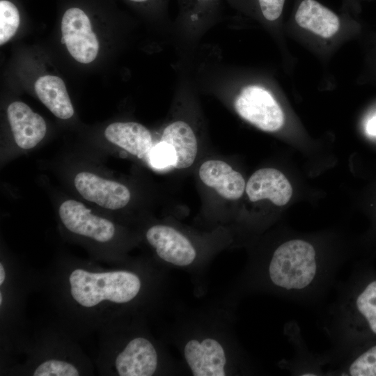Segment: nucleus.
I'll list each match as a JSON object with an SVG mask.
<instances>
[{"instance_id": "21", "label": "nucleus", "mask_w": 376, "mask_h": 376, "mask_svg": "<svg viewBox=\"0 0 376 376\" xmlns=\"http://www.w3.org/2000/svg\"><path fill=\"white\" fill-rule=\"evenodd\" d=\"M78 368L70 361L49 359L39 363L33 370L34 376H78Z\"/></svg>"}, {"instance_id": "18", "label": "nucleus", "mask_w": 376, "mask_h": 376, "mask_svg": "<svg viewBox=\"0 0 376 376\" xmlns=\"http://www.w3.org/2000/svg\"><path fill=\"white\" fill-rule=\"evenodd\" d=\"M35 91L40 101L56 117L68 119L74 109L63 81L58 77L45 75L35 83Z\"/></svg>"}, {"instance_id": "1", "label": "nucleus", "mask_w": 376, "mask_h": 376, "mask_svg": "<svg viewBox=\"0 0 376 376\" xmlns=\"http://www.w3.org/2000/svg\"><path fill=\"white\" fill-rule=\"evenodd\" d=\"M340 260L320 254L301 238L285 240L265 256L251 258L225 295L236 306L251 294L264 293L302 304L321 300L334 285Z\"/></svg>"}, {"instance_id": "13", "label": "nucleus", "mask_w": 376, "mask_h": 376, "mask_svg": "<svg viewBox=\"0 0 376 376\" xmlns=\"http://www.w3.org/2000/svg\"><path fill=\"white\" fill-rule=\"evenodd\" d=\"M198 175L206 186L228 200L240 198L246 184L242 174L221 160H207L201 166Z\"/></svg>"}, {"instance_id": "25", "label": "nucleus", "mask_w": 376, "mask_h": 376, "mask_svg": "<svg viewBox=\"0 0 376 376\" xmlns=\"http://www.w3.org/2000/svg\"><path fill=\"white\" fill-rule=\"evenodd\" d=\"M6 276V272L5 267L3 265V263L1 262L0 263V285L2 286L3 284L5 279Z\"/></svg>"}, {"instance_id": "4", "label": "nucleus", "mask_w": 376, "mask_h": 376, "mask_svg": "<svg viewBox=\"0 0 376 376\" xmlns=\"http://www.w3.org/2000/svg\"><path fill=\"white\" fill-rule=\"evenodd\" d=\"M337 296L327 311L324 330L339 358L351 351L365 329L376 335V279L358 288L351 281L337 284Z\"/></svg>"}, {"instance_id": "24", "label": "nucleus", "mask_w": 376, "mask_h": 376, "mask_svg": "<svg viewBox=\"0 0 376 376\" xmlns=\"http://www.w3.org/2000/svg\"><path fill=\"white\" fill-rule=\"evenodd\" d=\"M366 132L372 136H376V116L373 117L366 125Z\"/></svg>"}, {"instance_id": "15", "label": "nucleus", "mask_w": 376, "mask_h": 376, "mask_svg": "<svg viewBox=\"0 0 376 376\" xmlns=\"http://www.w3.org/2000/svg\"><path fill=\"white\" fill-rule=\"evenodd\" d=\"M162 141L172 148L175 154L173 167H189L198 152L197 137L192 126L185 120L178 119L168 124L163 130Z\"/></svg>"}, {"instance_id": "6", "label": "nucleus", "mask_w": 376, "mask_h": 376, "mask_svg": "<svg viewBox=\"0 0 376 376\" xmlns=\"http://www.w3.org/2000/svg\"><path fill=\"white\" fill-rule=\"evenodd\" d=\"M146 238L164 269L185 271L197 281L203 279L211 255L202 252L185 233L172 226L159 224L147 230Z\"/></svg>"}, {"instance_id": "5", "label": "nucleus", "mask_w": 376, "mask_h": 376, "mask_svg": "<svg viewBox=\"0 0 376 376\" xmlns=\"http://www.w3.org/2000/svg\"><path fill=\"white\" fill-rule=\"evenodd\" d=\"M140 327L128 328L119 343L113 367L120 376L183 375L175 360L162 343Z\"/></svg>"}, {"instance_id": "16", "label": "nucleus", "mask_w": 376, "mask_h": 376, "mask_svg": "<svg viewBox=\"0 0 376 376\" xmlns=\"http://www.w3.org/2000/svg\"><path fill=\"white\" fill-rule=\"evenodd\" d=\"M285 334L295 346V356L290 361H285L283 367L295 375H326L327 360L324 353L314 354L307 350L295 323L285 327Z\"/></svg>"}, {"instance_id": "17", "label": "nucleus", "mask_w": 376, "mask_h": 376, "mask_svg": "<svg viewBox=\"0 0 376 376\" xmlns=\"http://www.w3.org/2000/svg\"><path fill=\"white\" fill-rule=\"evenodd\" d=\"M106 139L130 153L141 157L152 147V135L143 125L135 122H116L104 131Z\"/></svg>"}, {"instance_id": "11", "label": "nucleus", "mask_w": 376, "mask_h": 376, "mask_svg": "<svg viewBox=\"0 0 376 376\" xmlns=\"http://www.w3.org/2000/svg\"><path fill=\"white\" fill-rule=\"evenodd\" d=\"M246 193L252 202L269 199L274 205H285L292 195V186L279 170L264 168L254 172L249 179Z\"/></svg>"}, {"instance_id": "20", "label": "nucleus", "mask_w": 376, "mask_h": 376, "mask_svg": "<svg viewBox=\"0 0 376 376\" xmlns=\"http://www.w3.org/2000/svg\"><path fill=\"white\" fill-rule=\"evenodd\" d=\"M19 25V13L10 1H0V45L8 42L16 33Z\"/></svg>"}, {"instance_id": "22", "label": "nucleus", "mask_w": 376, "mask_h": 376, "mask_svg": "<svg viewBox=\"0 0 376 376\" xmlns=\"http://www.w3.org/2000/svg\"><path fill=\"white\" fill-rule=\"evenodd\" d=\"M150 161L151 164L157 168L173 166L175 154L171 146L161 140L150 150Z\"/></svg>"}, {"instance_id": "8", "label": "nucleus", "mask_w": 376, "mask_h": 376, "mask_svg": "<svg viewBox=\"0 0 376 376\" xmlns=\"http://www.w3.org/2000/svg\"><path fill=\"white\" fill-rule=\"evenodd\" d=\"M61 31L67 49L77 61L89 63L95 60L99 42L92 31L89 18L82 10L78 8L67 10L62 18Z\"/></svg>"}, {"instance_id": "23", "label": "nucleus", "mask_w": 376, "mask_h": 376, "mask_svg": "<svg viewBox=\"0 0 376 376\" xmlns=\"http://www.w3.org/2000/svg\"><path fill=\"white\" fill-rule=\"evenodd\" d=\"M131 2L136 3H148L150 1H157L159 8L162 10V12L167 15V3L169 0H128Z\"/></svg>"}, {"instance_id": "7", "label": "nucleus", "mask_w": 376, "mask_h": 376, "mask_svg": "<svg viewBox=\"0 0 376 376\" xmlns=\"http://www.w3.org/2000/svg\"><path fill=\"white\" fill-rule=\"evenodd\" d=\"M178 11L170 31V42L178 58L189 56L222 19L223 0H178Z\"/></svg>"}, {"instance_id": "12", "label": "nucleus", "mask_w": 376, "mask_h": 376, "mask_svg": "<svg viewBox=\"0 0 376 376\" xmlns=\"http://www.w3.org/2000/svg\"><path fill=\"white\" fill-rule=\"evenodd\" d=\"M8 118L17 145L22 149L35 147L44 138L47 125L41 116L33 112L25 103H11Z\"/></svg>"}, {"instance_id": "14", "label": "nucleus", "mask_w": 376, "mask_h": 376, "mask_svg": "<svg viewBox=\"0 0 376 376\" xmlns=\"http://www.w3.org/2000/svg\"><path fill=\"white\" fill-rule=\"evenodd\" d=\"M295 20L301 28L326 39L336 35L340 26L339 17L316 0H302Z\"/></svg>"}, {"instance_id": "2", "label": "nucleus", "mask_w": 376, "mask_h": 376, "mask_svg": "<svg viewBox=\"0 0 376 376\" xmlns=\"http://www.w3.org/2000/svg\"><path fill=\"white\" fill-rule=\"evenodd\" d=\"M235 307L223 302L177 317L169 338L178 350L183 375H249L255 366L235 331Z\"/></svg>"}, {"instance_id": "3", "label": "nucleus", "mask_w": 376, "mask_h": 376, "mask_svg": "<svg viewBox=\"0 0 376 376\" xmlns=\"http://www.w3.org/2000/svg\"><path fill=\"white\" fill-rule=\"evenodd\" d=\"M165 270L161 266H130L107 272L75 268L68 278L69 292L85 308L109 303L132 311L159 300L165 288Z\"/></svg>"}, {"instance_id": "10", "label": "nucleus", "mask_w": 376, "mask_h": 376, "mask_svg": "<svg viewBox=\"0 0 376 376\" xmlns=\"http://www.w3.org/2000/svg\"><path fill=\"white\" fill-rule=\"evenodd\" d=\"M75 185L86 200L106 209L123 208L130 200V191L127 187L92 173H79L75 178Z\"/></svg>"}, {"instance_id": "19", "label": "nucleus", "mask_w": 376, "mask_h": 376, "mask_svg": "<svg viewBox=\"0 0 376 376\" xmlns=\"http://www.w3.org/2000/svg\"><path fill=\"white\" fill-rule=\"evenodd\" d=\"M238 13L258 17L266 23H274L281 17L285 0H224Z\"/></svg>"}, {"instance_id": "9", "label": "nucleus", "mask_w": 376, "mask_h": 376, "mask_svg": "<svg viewBox=\"0 0 376 376\" xmlns=\"http://www.w3.org/2000/svg\"><path fill=\"white\" fill-rule=\"evenodd\" d=\"M58 213L63 225L73 233L99 242H109L115 235L116 228L111 221L92 214L79 201L72 199L64 201L59 207Z\"/></svg>"}]
</instances>
